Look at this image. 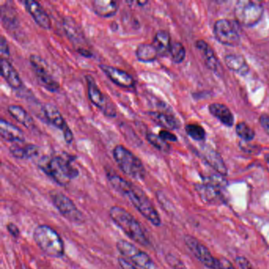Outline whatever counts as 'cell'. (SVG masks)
<instances>
[{
	"label": "cell",
	"instance_id": "83f0119b",
	"mask_svg": "<svg viewBox=\"0 0 269 269\" xmlns=\"http://www.w3.org/2000/svg\"><path fill=\"white\" fill-rule=\"evenodd\" d=\"M153 45L156 48L159 56H166L170 53L172 45L170 34L166 30H159L155 34Z\"/></svg>",
	"mask_w": 269,
	"mask_h": 269
},
{
	"label": "cell",
	"instance_id": "277c9868",
	"mask_svg": "<svg viewBox=\"0 0 269 269\" xmlns=\"http://www.w3.org/2000/svg\"><path fill=\"white\" fill-rule=\"evenodd\" d=\"M33 240L42 252L53 258L65 255L64 242L60 235L48 225H39L33 231Z\"/></svg>",
	"mask_w": 269,
	"mask_h": 269
},
{
	"label": "cell",
	"instance_id": "f35d334b",
	"mask_svg": "<svg viewBox=\"0 0 269 269\" xmlns=\"http://www.w3.org/2000/svg\"><path fill=\"white\" fill-rule=\"evenodd\" d=\"M118 263L121 269H141L136 267L134 264L129 262V261H127L126 259L122 258V257L118 258Z\"/></svg>",
	"mask_w": 269,
	"mask_h": 269
},
{
	"label": "cell",
	"instance_id": "8fae6325",
	"mask_svg": "<svg viewBox=\"0 0 269 269\" xmlns=\"http://www.w3.org/2000/svg\"><path fill=\"white\" fill-rule=\"evenodd\" d=\"M184 242L193 255L210 269H219V259L215 258L209 249L192 235H185Z\"/></svg>",
	"mask_w": 269,
	"mask_h": 269
},
{
	"label": "cell",
	"instance_id": "9a60e30c",
	"mask_svg": "<svg viewBox=\"0 0 269 269\" xmlns=\"http://www.w3.org/2000/svg\"><path fill=\"white\" fill-rule=\"evenodd\" d=\"M99 67L104 74L116 86L127 89H134L135 87V79L131 74L122 69L106 64H100Z\"/></svg>",
	"mask_w": 269,
	"mask_h": 269
},
{
	"label": "cell",
	"instance_id": "f1b7e54d",
	"mask_svg": "<svg viewBox=\"0 0 269 269\" xmlns=\"http://www.w3.org/2000/svg\"><path fill=\"white\" fill-rule=\"evenodd\" d=\"M135 55L137 60L143 64L154 62L159 57V54L154 45L148 43L139 45L136 49Z\"/></svg>",
	"mask_w": 269,
	"mask_h": 269
},
{
	"label": "cell",
	"instance_id": "603a6c76",
	"mask_svg": "<svg viewBox=\"0 0 269 269\" xmlns=\"http://www.w3.org/2000/svg\"><path fill=\"white\" fill-rule=\"evenodd\" d=\"M92 6L95 14L103 18L114 17L118 11V3L112 0H95Z\"/></svg>",
	"mask_w": 269,
	"mask_h": 269
},
{
	"label": "cell",
	"instance_id": "f6af8a7d",
	"mask_svg": "<svg viewBox=\"0 0 269 269\" xmlns=\"http://www.w3.org/2000/svg\"><path fill=\"white\" fill-rule=\"evenodd\" d=\"M264 159H265V161L267 162V163H269V153H267V154L264 156Z\"/></svg>",
	"mask_w": 269,
	"mask_h": 269
},
{
	"label": "cell",
	"instance_id": "2e32d148",
	"mask_svg": "<svg viewBox=\"0 0 269 269\" xmlns=\"http://www.w3.org/2000/svg\"><path fill=\"white\" fill-rule=\"evenodd\" d=\"M25 8L39 27L45 30L52 29V20L42 4L34 0H26Z\"/></svg>",
	"mask_w": 269,
	"mask_h": 269
},
{
	"label": "cell",
	"instance_id": "7402d4cb",
	"mask_svg": "<svg viewBox=\"0 0 269 269\" xmlns=\"http://www.w3.org/2000/svg\"><path fill=\"white\" fill-rule=\"evenodd\" d=\"M147 115L153 122L159 127H163V130L173 131L179 128L180 123L174 115L162 112H149Z\"/></svg>",
	"mask_w": 269,
	"mask_h": 269
},
{
	"label": "cell",
	"instance_id": "ee69618b",
	"mask_svg": "<svg viewBox=\"0 0 269 269\" xmlns=\"http://www.w3.org/2000/svg\"><path fill=\"white\" fill-rule=\"evenodd\" d=\"M136 4L137 5L140 6V7H144V6L147 5L149 4V1H137Z\"/></svg>",
	"mask_w": 269,
	"mask_h": 269
},
{
	"label": "cell",
	"instance_id": "836d02e7",
	"mask_svg": "<svg viewBox=\"0 0 269 269\" xmlns=\"http://www.w3.org/2000/svg\"><path fill=\"white\" fill-rule=\"evenodd\" d=\"M204 183L214 185V187L220 189L221 187H224L226 185V181L224 178V176L220 175V174H217V175L206 176L205 178H204Z\"/></svg>",
	"mask_w": 269,
	"mask_h": 269
},
{
	"label": "cell",
	"instance_id": "8992f818",
	"mask_svg": "<svg viewBox=\"0 0 269 269\" xmlns=\"http://www.w3.org/2000/svg\"><path fill=\"white\" fill-rule=\"evenodd\" d=\"M87 84L88 97L94 106L96 107L105 116L115 118L117 115L116 108L110 98L101 91L92 75L86 76Z\"/></svg>",
	"mask_w": 269,
	"mask_h": 269
},
{
	"label": "cell",
	"instance_id": "44dd1931",
	"mask_svg": "<svg viewBox=\"0 0 269 269\" xmlns=\"http://www.w3.org/2000/svg\"><path fill=\"white\" fill-rule=\"evenodd\" d=\"M196 48L201 53L204 64L211 71L218 73L221 70L220 63L218 61L213 50L212 49L211 47L209 46L207 42L202 39H199L196 42Z\"/></svg>",
	"mask_w": 269,
	"mask_h": 269
},
{
	"label": "cell",
	"instance_id": "7a4b0ae2",
	"mask_svg": "<svg viewBox=\"0 0 269 269\" xmlns=\"http://www.w3.org/2000/svg\"><path fill=\"white\" fill-rule=\"evenodd\" d=\"M74 159L71 155L45 156L39 159L38 166L54 182L66 187L79 175L78 170L72 164Z\"/></svg>",
	"mask_w": 269,
	"mask_h": 269
},
{
	"label": "cell",
	"instance_id": "484cf974",
	"mask_svg": "<svg viewBox=\"0 0 269 269\" xmlns=\"http://www.w3.org/2000/svg\"><path fill=\"white\" fill-rule=\"evenodd\" d=\"M224 61L226 67L230 69L231 71L240 75H246L250 71V67L242 55L238 54H229L225 56Z\"/></svg>",
	"mask_w": 269,
	"mask_h": 269
},
{
	"label": "cell",
	"instance_id": "7bdbcfd3",
	"mask_svg": "<svg viewBox=\"0 0 269 269\" xmlns=\"http://www.w3.org/2000/svg\"><path fill=\"white\" fill-rule=\"evenodd\" d=\"M241 148L242 150L245 151V153H252L257 152V149H255V146L254 144H248L247 142L240 143Z\"/></svg>",
	"mask_w": 269,
	"mask_h": 269
},
{
	"label": "cell",
	"instance_id": "74e56055",
	"mask_svg": "<svg viewBox=\"0 0 269 269\" xmlns=\"http://www.w3.org/2000/svg\"><path fill=\"white\" fill-rule=\"evenodd\" d=\"M168 263L173 267V269H185L182 261H179L176 257L172 255H168L167 257Z\"/></svg>",
	"mask_w": 269,
	"mask_h": 269
},
{
	"label": "cell",
	"instance_id": "ab89813d",
	"mask_svg": "<svg viewBox=\"0 0 269 269\" xmlns=\"http://www.w3.org/2000/svg\"><path fill=\"white\" fill-rule=\"evenodd\" d=\"M219 269H236L233 264L224 257L219 258Z\"/></svg>",
	"mask_w": 269,
	"mask_h": 269
},
{
	"label": "cell",
	"instance_id": "5b68a950",
	"mask_svg": "<svg viewBox=\"0 0 269 269\" xmlns=\"http://www.w3.org/2000/svg\"><path fill=\"white\" fill-rule=\"evenodd\" d=\"M112 155L122 173L135 180H144L146 168L141 159L130 149L122 144H117L112 150Z\"/></svg>",
	"mask_w": 269,
	"mask_h": 269
},
{
	"label": "cell",
	"instance_id": "4316f807",
	"mask_svg": "<svg viewBox=\"0 0 269 269\" xmlns=\"http://www.w3.org/2000/svg\"><path fill=\"white\" fill-rule=\"evenodd\" d=\"M209 110L213 116L226 127L233 126L235 121L233 114L226 105L219 103L212 104L209 105Z\"/></svg>",
	"mask_w": 269,
	"mask_h": 269
},
{
	"label": "cell",
	"instance_id": "52a82bcc",
	"mask_svg": "<svg viewBox=\"0 0 269 269\" xmlns=\"http://www.w3.org/2000/svg\"><path fill=\"white\" fill-rule=\"evenodd\" d=\"M117 251L122 258L141 269H155V264L153 259L149 254L141 251L137 245L128 241L120 239L116 243Z\"/></svg>",
	"mask_w": 269,
	"mask_h": 269
},
{
	"label": "cell",
	"instance_id": "e575fe53",
	"mask_svg": "<svg viewBox=\"0 0 269 269\" xmlns=\"http://www.w3.org/2000/svg\"><path fill=\"white\" fill-rule=\"evenodd\" d=\"M0 53H1V58H6V59L11 54L8 42L4 36H1L0 38Z\"/></svg>",
	"mask_w": 269,
	"mask_h": 269
},
{
	"label": "cell",
	"instance_id": "d6a6232c",
	"mask_svg": "<svg viewBox=\"0 0 269 269\" xmlns=\"http://www.w3.org/2000/svg\"><path fill=\"white\" fill-rule=\"evenodd\" d=\"M185 129L187 134L196 141H202L205 137V131L201 126L194 123L187 124Z\"/></svg>",
	"mask_w": 269,
	"mask_h": 269
},
{
	"label": "cell",
	"instance_id": "4fadbf2b",
	"mask_svg": "<svg viewBox=\"0 0 269 269\" xmlns=\"http://www.w3.org/2000/svg\"><path fill=\"white\" fill-rule=\"evenodd\" d=\"M214 35L218 42L227 46H237L240 43V36L232 22L227 19L218 20L214 25Z\"/></svg>",
	"mask_w": 269,
	"mask_h": 269
},
{
	"label": "cell",
	"instance_id": "d4e9b609",
	"mask_svg": "<svg viewBox=\"0 0 269 269\" xmlns=\"http://www.w3.org/2000/svg\"><path fill=\"white\" fill-rule=\"evenodd\" d=\"M10 153L16 159H32L39 155V147L33 144H26L24 146H21L20 143H16L10 148Z\"/></svg>",
	"mask_w": 269,
	"mask_h": 269
},
{
	"label": "cell",
	"instance_id": "6da1fadb",
	"mask_svg": "<svg viewBox=\"0 0 269 269\" xmlns=\"http://www.w3.org/2000/svg\"><path fill=\"white\" fill-rule=\"evenodd\" d=\"M107 178L115 191L127 197L129 201L149 223L155 226L161 225V218L157 210L140 187L114 172H107Z\"/></svg>",
	"mask_w": 269,
	"mask_h": 269
},
{
	"label": "cell",
	"instance_id": "ac0fdd59",
	"mask_svg": "<svg viewBox=\"0 0 269 269\" xmlns=\"http://www.w3.org/2000/svg\"><path fill=\"white\" fill-rule=\"evenodd\" d=\"M195 190L201 200L208 204L223 202V197L220 188L209 184H196Z\"/></svg>",
	"mask_w": 269,
	"mask_h": 269
},
{
	"label": "cell",
	"instance_id": "7c38bea8",
	"mask_svg": "<svg viewBox=\"0 0 269 269\" xmlns=\"http://www.w3.org/2000/svg\"><path fill=\"white\" fill-rule=\"evenodd\" d=\"M42 109L47 120L52 126L58 128L59 131H62L64 140L67 144H71L74 141V134L66 122L65 118L63 116L60 111L58 110V108L52 104L46 103L45 104Z\"/></svg>",
	"mask_w": 269,
	"mask_h": 269
},
{
	"label": "cell",
	"instance_id": "d590c367",
	"mask_svg": "<svg viewBox=\"0 0 269 269\" xmlns=\"http://www.w3.org/2000/svg\"><path fill=\"white\" fill-rule=\"evenodd\" d=\"M159 136L167 142H168V141L175 142V141H178L177 136L174 134L173 133L168 131V130H162V131H159Z\"/></svg>",
	"mask_w": 269,
	"mask_h": 269
},
{
	"label": "cell",
	"instance_id": "3957f363",
	"mask_svg": "<svg viewBox=\"0 0 269 269\" xmlns=\"http://www.w3.org/2000/svg\"><path fill=\"white\" fill-rule=\"evenodd\" d=\"M109 216L114 223L133 242L142 246L150 245V241L144 233L141 223L124 208L112 206L109 210Z\"/></svg>",
	"mask_w": 269,
	"mask_h": 269
},
{
	"label": "cell",
	"instance_id": "cb8c5ba5",
	"mask_svg": "<svg viewBox=\"0 0 269 269\" xmlns=\"http://www.w3.org/2000/svg\"><path fill=\"white\" fill-rule=\"evenodd\" d=\"M7 112L17 122L26 128L31 130L35 127L34 119L29 112L20 105H11L7 107Z\"/></svg>",
	"mask_w": 269,
	"mask_h": 269
},
{
	"label": "cell",
	"instance_id": "e0dca14e",
	"mask_svg": "<svg viewBox=\"0 0 269 269\" xmlns=\"http://www.w3.org/2000/svg\"><path fill=\"white\" fill-rule=\"evenodd\" d=\"M1 76L7 81L10 87L15 90H19L23 87V81L15 67L6 58L0 59Z\"/></svg>",
	"mask_w": 269,
	"mask_h": 269
},
{
	"label": "cell",
	"instance_id": "1f68e13d",
	"mask_svg": "<svg viewBox=\"0 0 269 269\" xmlns=\"http://www.w3.org/2000/svg\"><path fill=\"white\" fill-rule=\"evenodd\" d=\"M236 133L245 141H250L255 137V132L248 124L241 122L237 124Z\"/></svg>",
	"mask_w": 269,
	"mask_h": 269
},
{
	"label": "cell",
	"instance_id": "f546056e",
	"mask_svg": "<svg viewBox=\"0 0 269 269\" xmlns=\"http://www.w3.org/2000/svg\"><path fill=\"white\" fill-rule=\"evenodd\" d=\"M146 138L149 144L156 148L157 150L163 153H169L171 151L170 144L165 141L164 140L159 137V134H155L153 133L148 132L146 134Z\"/></svg>",
	"mask_w": 269,
	"mask_h": 269
},
{
	"label": "cell",
	"instance_id": "60d3db41",
	"mask_svg": "<svg viewBox=\"0 0 269 269\" xmlns=\"http://www.w3.org/2000/svg\"><path fill=\"white\" fill-rule=\"evenodd\" d=\"M259 122L261 124L264 131L269 135V116L267 115H262L260 117Z\"/></svg>",
	"mask_w": 269,
	"mask_h": 269
},
{
	"label": "cell",
	"instance_id": "9c48e42d",
	"mask_svg": "<svg viewBox=\"0 0 269 269\" xmlns=\"http://www.w3.org/2000/svg\"><path fill=\"white\" fill-rule=\"evenodd\" d=\"M50 197L52 204L65 219L71 223H81L85 222V217L82 213L74 204L70 197L66 196L59 191H53L50 192Z\"/></svg>",
	"mask_w": 269,
	"mask_h": 269
},
{
	"label": "cell",
	"instance_id": "ba28073f",
	"mask_svg": "<svg viewBox=\"0 0 269 269\" xmlns=\"http://www.w3.org/2000/svg\"><path fill=\"white\" fill-rule=\"evenodd\" d=\"M264 7L261 3L250 0H240L235 7V15L239 24L251 27L261 21Z\"/></svg>",
	"mask_w": 269,
	"mask_h": 269
},
{
	"label": "cell",
	"instance_id": "8d00e7d4",
	"mask_svg": "<svg viewBox=\"0 0 269 269\" xmlns=\"http://www.w3.org/2000/svg\"><path fill=\"white\" fill-rule=\"evenodd\" d=\"M238 265L240 267L241 269H255L254 266L252 265L248 259L245 258V257H242V256H238L235 258Z\"/></svg>",
	"mask_w": 269,
	"mask_h": 269
},
{
	"label": "cell",
	"instance_id": "d6986e66",
	"mask_svg": "<svg viewBox=\"0 0 269 269\" xmlns=\"http://www.w3.org/2000/svg\"><path fill=\"white\" fill-rule=\"evenodd\" d=\"M201 154L208 164L217 172L218 174L226 176L227 175V168L223 161V158L219 153L209 146H204L201 149Z\"/></svg>",
	"mask_w": 269,
	"mask_h": 269
},
{
	"label": "cell",
	"instance_id": "4dcf8cb0",
	"mask_svg": "<svg viewBox=\"0 0 269 269\" xmlns=\"http://www.w3.org/2000/svg\"><path fill=\"white\" fill-rule=\"evenodd\" d=\"M170 55L175 64H181L185 58V49L180 42H174L171 47Z\"/></svg>",
	"mask_w": 269,
	"mask_h": 269
},
{
	"label": "cell",
	"instance_id": "30bf717a",
	"mask_svg": "<svg viewBox=\"0 0 269 269\" xmlns=\"http://www.w3.org/2000/svg\"><path fill=\"white\" fill-rule=\"evenodd\" d=\"M29 63L33 67L39 84L50 93H57L60 89V85L50 72L46 61L39 55L33 54L29 56Z\"/></svg>",
	"mask_w": 269,
	"mask_h": 269
},
{
	"label": "cell",
	"instance_id": "b9f144b4",
	"mask_svg": "<svg viewBox=\"0 0 269 269\" xmlns=\"http://www.w3.org/2000/svg\"><path fill=\"white\" fill-rule=\"evenodd\" d=\"M7 230H8L9 233L11 236L14 237V238H17L20 235V231H19V228L16 226L14 223H10L7 225Z\"/></svg>",
	"mask_w": 269,
	"mask_h": 269
},
{
	"label": "cell",
	"instance_id": "ffe728a7",
	"mask_svg": "<svg viewBox=\"0 0 269 269\" xmlns=\"http://www.w3.org/2000/svg\"><path fill=\"white\" fill-rule=\"evenodd\" d=\"M0 135L7 142H25V135L21 129L2 118L0 120Z\"/></svg>",
	"mask_w": 269,
	"mask_h": 269
},
{
	"label": "cell",
	"instance_id": "5bb4252c",
	"mask_svg": "<svg viewBox=\"0 0 269 269\" xmlns=\"http://www.w3.org/2000/svg\"><path fill=\"white\" fill-rule=\"evenodd\" d=\"M63 28L66 36L74 45L76 52H78L80 50L89 49L82 29L72 17L66 16L64 17Z\"/></svg>",
	"mask_w": 269,
	"mask_h": 269
}]
</instances>
